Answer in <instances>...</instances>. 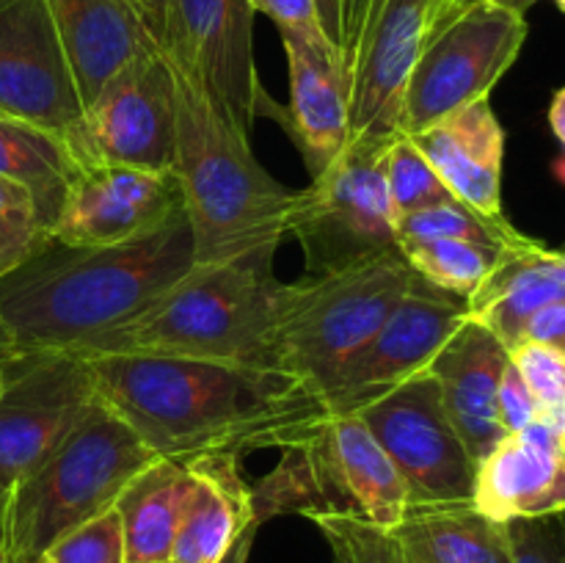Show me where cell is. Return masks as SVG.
<instances>
[{"mask_svg":"<svg viewBox=\"0 0 565 563\" xmlns=\"http://www.w3.org/2000/svg\"><path fill=\"white\" fill-rule=\"evenodd\" d=\"M99 403L158 458H246L285 450L326 414L320 397L276 368L177 357H86Z\"/></svg>","mask_w":565,"mask_h":563,"instance_id":"6da1fadb","label":"cell"},{"mask_svg":"<svg viewBox=\"0 0 565 563\" xmlns=\"http://www.w3.org/2000/svg\"><path fill=\"white\" fill-rule=\"evenodd\" d=\"M196 265L182 210L154 235L116 246H72L50 237L0 276V323L11 351H86L130 323Z\"/></svg>","mask_w":565,"mask_h":563,"instance_id":"7a4b0ae2","label":"cell"},{"mask_svg":"<svg viewBox=\"0 0 565 563\" xmlns=\"http://www.w3.org/2000/svg\"><path fill=\"white\" fill-rule=\"evenodd\" d=\"M174 171L196 263H226L287 237L298 191L281 185L254 158L248 136L218 103L174 70Z\"/></svg>","mask_w":565,"mask_h":563,"instance_id":"3957f363","label":"cell"},{"mask_svg":"<svg viewBox=\"0 0 565 563\" xmlns=\"http://www.w3.org/2000/svg\"><path fill=\"white\" fill-rule=\"evenodd\" d=\"M274 254L276 248H259L226 263H196L152 307L81 353L276 368L270 337L281 282L274 274Z\"/></svg>","mask_w":565,"mask_h":563,"instance_id":"277c9868","label":"cell"},{"mask_svg":"<svg viewBox=\"0 0 565 563\" xmlns=\"http://www.w3.org/2000/svg\"><path fill=\"white\" fill-rule=\"evenodd\" d=\"M154 458L97 397L70 436L6 495L3 555L11 563L42 557L61 535L114 508L121 489Z\"/></svg>","mask_w":565,"mask_h":563,"instance_id":"5b68a950","label":"cell"},{"mask_svg":"<svg viewBox=\"0 0 565 563\" xmlns=\"http://www.w3.org/2000/svg\"><path fill=\"white\" fill-rule=\"evenodd\" d=\"M417 282L397 246L340 270L281 282L270 337L276 370L296 375L320 397Z\"/></svg>","mask_w":565,"mask_h":563,"instance_id":"8992f818","label":"cell"},{"mask_svg":"<svg viewBox=\"0 0 565 563\" xmlns=\"http://www.w3.org/2000/svg\"><path fill=\"white\" fill-rule=\"evenodd\" d=\"M281 453L252 486V511L263 524L279 513H331L392 530L412 506L401 472L359 414L326 412Z\"/></svg>","mask_w":565,"mask_h":563,"instance_id":"52a82bcc","label":"cell"},{"mask_svg":"<svg viewBox=\"0 0 565 563\" xmlns=\"http://www.w3.org/2000/svg\"><path fill=\"white\" fill-rule=\"evenodd\" d=\"M527 14L502 3H480L434 28L406 81L403 136L430 130L467 105L489 99L527 42Z\"/></svg>","mask_w":565,"mask_h":563,"instance_id":"ba28073f","label":"cell"},{"mask_svg":"<svg viewBox=\"0 0 565 563\" xmlns=\"http://www.w3.org/2000/svg\"><path fill=\"white\" fill-rule=\"evenodd\" d=\"M386 144H348L340 158L298 191L287 235L307 274H329L397 246V219L384 180Z\"/></svg>","mask_w":565,"mask_h":563,"instance_id":"9c48e42d","label":"cell"},{"mask_svg":"<svg viewBox=\"0 0 565 563\" xmlns=\"http://www.w3.org/2000/svg\"><path fill=\"white\" fill-rule=\"evenodd\" d=\"M177 77L163 47L121 70L83 110L70 141L77 166L174 171Z\"/></svg>","mask_w":565,"mask_h":563,"instance_id":"30bf717a","label":"cell"},{"mask_svg":"<svg viewBox=\"0 0 565 563\" xmlns=\"http://www.w3.org/2000/svg\"><path fill=\"white\" fill-rule=\"evenodd\" d=\"M356 414L401 472L412 506L472 502L478 464L452 428L434 375L423 370Z\"/></svg>","mask_w":565,"mask_h":563,"instance_id":"8fae6325","label":"cell"},{"mask_svg":"<svg viewBox=\"0 0 565 563\" xmlns=\"http://www.w3.org/2000/svg\"><path fill=\"white\" fill-rule=\"evenodd\" d=\"M94 403L97 390L83 353H9L0 395V486L9 491L36 469Z\"/></svg>","mask_w":565,"mask_h":563,"instance_id":"7c38bea8","label":"cell"},{"mask_svg":"<svg viewBox=\"0 0 565 563\" xmlns=\"http://www.w3.org/2000/svg\"><path fill=\"white\" fill-rule=\"evenodd\" d=\"M254 14L248 0H169L160 36L171 66L196 81L246 136L265 99L254 64Z\"/></svg>","mask_w":565,"mask_h":563,"instance_id":"4fadbf2b","label":"cell"},{"mask_svg":"<svg viewBox=\"0 0 565 563\" xmlns=\"http://www.w3.org/2000/svg\"><path fill=\"white\" fill-rule=\"evenodd\" d=\"M467 320V298L419 279L381 329L342 364L320 392L329 414H356L403 381L423 373Z\"/></svg>","mask_w":565,"mask_h":563,"instance_id":"5bb4252c","label":"cell"},{"mask_svg":"<svg viewBox=\"0 0 565 563\" xmlns=\"http://www.w3.org/2000/svg\"><path fill=\"white\" fill-rule=\"evenodd\" d=\"M0 116L66 144L83 121L47 0H0Z\"/></svg>","mask_w":565,"mask_h":563,"instance_id":"9a60e30c","label":"cell"},{"mask_svg":"<svg viewBox=\"0 0 565 563\" xmlns=\"http://www.w3.org/2000/svg\"><path fill=\"white\" fill-rule=\"evenodd\" d=\"M436 0H373L348 61V144H390L403 136L406 81L434 22Z\"/></svg>","mask_w":565,"mask_h":563,"instance_id":"2e32d148","label":"cell"},{"mask_svg":"<svg viewBox=\"0 0 565 563\" xmlns=\"http://www.w3.org/2000/svg\"><path fill=\"white\" fill-rule=\"evenodd\" d=\"M174 174L132 166H81L50 237L72 246H116L154 235L182 213Z\"/></svg>","mask_w":565,"mask_h":563,"instance_id":"e0dca14e","label":"cell"},{"mask_svg":"<svg viewBox=\"0 0 565 563\" xmlns=\"http://www.w3.org/2000/svg\"><path fill=\"white\" fill-rule=\"evenodd\" d=\"M47 3L83 110L121 70L160 50V39L154 36L149 17L143 14L138 0H47Z\"/></svg>","mask_w":565,"mask_h":563,"instance_id":"ac0fdd59","label":"cell"},{"mask_svg":"<svg viewBox=\"0 0 565 563\" xmlns=\"http://www.w3.org/2000/svg\"><path fill=\"white\" fill-rule=\"evenodd\" d=\"M472 506L494 522L565 511V442L541 419L505 434L475 469Z\"/></svg>","mask_w":565,"mask_h":563,"instance_id":"d6986e66","label":"cell"},{"mask_svg":"<svg viewBox=\"0 0 565 563\" xmlns=\"http://www.w3.org/2000/svg\"><path fill=\"white\" fill-rule=\"evenodd\" d=\"M279 36L290 66L287 130L315 177L334 163L351 141L345 66L320 28H279Z\"/></svg>","mask_w":565,"mask_h":563,"instance_id":"ffe728a7","label":"cell"},{"mask_svg":"<svg viewBox=\"0 0 565 563\" xmlns=\"http://www.w3.org/2000/svg\"><path fill=\"white\" fill-rule=\"evenodd\" d=\"M508 362L511 353L500 337L478 320L467 318L461 329L447 340V346L436 353L434 362L425 368V373L434 375L439 384L447 417L475 464L483 461L505 436L497 408V392Z\"/></svg>","mask_w":565,"mask_h":563,"instance_id":"44dd1931","label":"cell"},{"mask_svg":"<svg viewBox=\"0 0 565 563\" xmlns=\"http://www.w3.org/2000/svg\"><path fill=\"white\" fill-rule=\"evenodd\" d=\"M428 158L458 202L486 219L502 221V160L505 130L489 99L467 105L430 130L408 136Z\"/></svg>","mask_w":565,"mask_h":563,"instance_id":"7402d4cb","label":"cell"},{"mask_svg":"<svg viewBox=\"0 0 565 563\" xmlns=\"http://www.w3.org/2000/svg\"><path fill=\"white\" fill-rule=\"evenodd\" d=\"M555 301H565V270L552 248L527 237L522 246L502 248L494 270L467 298V318L494 331L511 351L522 342L530 318Z\"/></svg>","mask_w":565,"mask_h":563,"instance_id":"603a6c76","label":"cell"},{"mask_svg":"<svg viewBox=\"0 0 565 563\" xmlns=\"http://www.w3.org/2000/svg\"><path fill=\"white\" fill-rule=\"evenodd\" d=\"M193 475L177 528L174 563H221L243 524L254 517L252 486L241 475V458L202 456L185 461Z\"/></svg>","mask_w":565,"mask_h":563,"instance_id":"cb8c5ba5","label":"cell"},{"mask_svg":"<svg viewBox=\"0 0 565 563\" xmlns=\"http://www.w3.org/2000/svg\"><path fill=\"white\" fill-rule=\"evenodd\" d=\"M390 533L412 563H513L508 524L472 502L408 506Z\"/></svg>","mask_w":565,"mask_h":563,"instance_id":"d4e9b609","label":"cell"},{"mask_svg":"<svg viewBox=\"0 0 565 563\" xmlns=\"http://www.w3.org/2000/svg\"><path fill=\"white\" fill-rule=\"evenodd\" d=\"M191 484L193 475L185 461L154 458L121 489L116 511L125 530L127 563L171 561Z\"/></svg>","mask_w":565,"mask_h":563,"instance_id":"484cf974","label":"cell"},{"mask_svg":"<svg viewBox=\"0 0 565 563\" xmlns=\"http://www.w3.org/2000/svg\"><path fill=\"white\" fill-rule=\"evenodd\" d=\"M77 169L81 166L64 141L25 121L0 116V180L17 182L31 193L47 235Z\"/></svg>","mask_w":565,"mask_h":563,"instance_id":"4316f807","label":"cell"},{"mask_svg":"<svg viewBox=\"0 0 565 563\" xmlns=\"http://www.w3.org/2000/svg\"><path fill=\"white\" fill-rule=\"evenodd\" d=\"M414 274L439 290L469 298L494 270L502 248L456 237H417L397 243Z\"/></svg>","mask_w":565,"mask_h":563,"instance_id":"83f0119b","label":"cell"},{"mask_svg":"<svg viewBox=\"0 0 565 563\" xmlns=\"http://www.w3.org/2000/svg\"><path fill=\"white\" fill-rule=\"evenodd\" d=\"M417 237H456V241H472L494 248H516L530 235L519 232L508 219H486L469 204L450 199L397 221V243L417 241Z\"/></svg>","mask_w":565,"mask_h":563,"instance_id":"f1b7e54d","label":"cell"},{"mask_svg":"<svg viewBox=\"0 0 565 563\" xmlns=\"http://www.w3.org/2000/svg\"><path fill=\"white\" fill-rule=\"evenodd\" d=\"M384 180L397 221L456 199L408 136H397L386 144Z\"/></svg>","mask_w":565,"mask_h":563,"instance_id":"f546056e","label":"cell"},{"mask_svg":"<svg viewBox=\"0 0 565 563\" xmlns=\"http://www.w3.org/2000/svg\"><path fill=\"white\" fill-rule=\"evenodd\" d=\"M50 241L33 196L11 180H0V276L25 263Z\"/></svg>","mask_w":565,"mask_h":563,"instance_id":"4dcf8cb0","label":"cell"},{"mask_svg":"<svg viewBox=\"0 0 565 563\" xmlns=\"http://www.w3.org/2000/svg\"><path fill=\"white\" fill-rule=\"evenodd\" d=\"M42 557L47 563H127L125 530L116 506L61 535Z\"/></svg>","mask_w":565,"mask_h":563,"instance_id":"1f68e13d","label":"cell"},{"mask_svg":"<svg viewBox=\"0 0 565 563\" xmlns=\"http://www.w3.org/2000/svg\"><path fill=\"white\" fill-rule=\"evenodd\" d=\"M508 353H511L513 368L522 373L524 384L539 401L541 412L565 403V357L530 340L516 342Z\"/></svg>","mask_w":565,"mask_h":563,"instance_id":"d6a6232c","label":"cell"},{"mask_svg":"<svg viewBox=\"0 0 565 563\" xmlns=\"http://www.w3.org/2000/svg\"><path fill=\"white\" fill-rule=\"evenodd\" d=\"M312 522L320 530H331L340 535L356 563H408L395 535L379 524H370L356 517H331V513L312 517Z\"/></svg>","mask_w":565,"mask_h":563,"instance_id":"836d02e7","label":"cell"},{"mask_svg":"<svg viewBox=\"0 0 565 563\" xmlns=\"http://www.w3.org/2000/svg\"><path fill=\"white\" fill-rule=\"evenodd\" d=\"M513 563H565V517H539L505 522Z\"/></svg>","mask_w":565,"mask_h":563,"instance_id":"e575fe53","label":"cell"},{"mask_svg":"<svg viewBox=\"0 0 565 563\" xmlns=\"http://www.w3.org/2000/svg\"><path fill=\"white\" fill-rule=\"evenodd\" d=\"M497 408H500V423L505 434H516V431L527 428L533 419H539V401L524 384L522 373L508 362L505 373H502L500 392H497Z\"/></svg>","mask_w":565,"mask_h":563,"instance_id":"d590c367","label":"cell"},{"mask_svg":"<svg viewBox=\"0 0 565 563\" xmlns=\"http://www.w3.org/2000/svg\"><path fill=\"white\" fill-rule=\"evenodd\" d=\"M522 340L541 342V346L552 348L561 357H565V301L546 304L544 309L530 318V323L524 326Z\"/></svg>","mask_w":565,"mask_h":563,"instance_id":"8d00e7d4","label":"cell"},{"mask_svg":"<svg viewBox=\"0 0 565 563\" xmlns=\"http://www.w3.org/2000/svg\"><path fill=\"white\" fill-rule=\"evenodd\" d=\"M254 11L270 17L276 28H318L315 0H248Z\"/></svg>","mask_w":565,"mask_h":563,"instance_id":"74e56055","label":"cell"},{"mask_svg":"<svg viewBox=\"0 0 565 563\" xmlns=\"http://www.w3.org/2000/svg\"><path fill=\"white\" fill-rule=\"evenodd\" d=\"M370 6L373 0H342V44H340V61L348 70V61H351L353 47L359 42V33H362L364 20L370 14Z\"/></svg>","mask_w":565,"mask_h":563,"instance_id":"f35d334b","label":"cell"},{"mask_svg":"<svg viewBox=\"0 0 565 563\" xmlns=\"http://www.w3.org/2000/svg\"><path fill=\"white\" fill-rule=\"evenodd\" d=\"M480 3H502V6H511V9L524 11V14H527L530 6L539 3V0H436L430 31H434V28H439V25H445V22H450L452 17L461 14V11L472 9V6H480Z\"/></svg>","mask_w":565,"mask_h":563,"instance_id":"ab89813d","label":"cell"},{"mask_svg":"<svg viewBox=\"0 0 565 563\" xmlns=\"http://www.w3.org/2000/svg\"><path fill=\"white\" fill-rule=\"evenodd\" d=\"M315 14H318V28L326 42L340 55L342 44V0H315Z\"/></svg>","mask_w":565,"mask_h":563,"instance_id":"60d3db41","label":"cell"},{"mask_svg":"<svg viewBox=\"0 0 565 563\" xmlns=\"http://www.w3.org/2000/svg\"><path fill=\"white\" fill-rule=\"evenodd\" d=\"M259 528H263V522H259L257 517L248 519V522L241 528V533H237V539L232 541L230 552H226L221 563H248V555H252V546H254V539H257Z\"/></svg>","mask_w":565,"mask_h":563,"instance_id":"b9f144b4","label":"cell"},{"mask_svg":"<svg viewBox=\"0 0 565 563\" xmlns=\"http://www.w3.org/2000/svg\"><path fill=\"white\" fill-rule=\"evenodd\" d=\"M550 127H552V132H555L557 141H561V147L565 149V86L557 88V92L552 94Z\"/></svg>","mask_w":565,"mask_h":563,"instance_id":"7bdbcfd3","label":"cell"},{"mask_svg":"<svg viewBox=\"0 0 565 563\" xmlns=\"http://www.w3.org/2000/svg\"><path fill=\"white\" fill-rule=\"evenodd\" d=\"M143 9V14L149 17V25H152L154 36H163V25H166V3L169 0H138Z\"/></svg>","mask_w":565,"mask_h":563,"instance_id":"ee69618b","label":"cell"},{"mask_svg":"<svg viewBox=\"0 0 565 563\" xmlns=\"http://www.w3.org/2000/svg\"><path fill=\"white\" fill-rule=\"evenodd\" d=\"M323 535H326V541L331 544V555H334V563H356V561H353L351 550H348L345 541H342L340 535L331 533V530H323Z\"/></svg>","mask_w":565,"mask_h":563,"instance_id":"f6af8a7d","label":"cell"},{"mask_svg":"<svg viewBox=\"0 0 565 563\" xmlns=\"http://www.w3.org/2000/svg\"><path fill=\"white\" fill-rule=\"evenodd\" d=\"M9 353H14V351H11V342H9V334H6L3 323H0V359H3V357H9Z\"/></svg>","mask_w":565,"mask_h":563,"instance_id":"bcb514c9","label":"cell"},{"mask_svg":"<svg viewBox=\"0 0 565 563\" xmlns=\"http://www.w3.org/2000/svg\"><path fill=\"white\" fill-rule=\"evenodd\" d=\"M552 257H555V263L565 270V252H563V248H552Z\"/></svg>","mask_w":565,"mask_h":563,"instance_id":"7dc6e473","label":"cell"},{"mask_svg":"<svg viewBox=\"0 0 565 563\" xmlns=\"http://www.w3.org/2000/svg\"><path fill=\"white\" fill-rule=\"evenodd\" d=\"M6 495H9V491L3 489V486H0V528H3V511H6Z\"/></svg>","mask_w":565,"mask_h":563,"instance_id":"c3c4849f","label":"cell"},{"mask_svg":"<svg viewBox=\"0 0 565 563\" xmlns=\"http://www.w3.org/2000/svg\"><path fill=\"white\" fill-rule=\"evenodd\" d=\"M6 390V357L0 359V395H3Z\"/></svg>","mask_w":565,"mask_h":563,"instance_id":"681fc988","label":"cell"},{"mask_svg":"<svg viewBox=\"0 0 565 563\" xmlns=\"http://www.w3.org/2000/svg\"><path fill=\"white\" fill-rule=\"evenodd\" d=\"M552 3H557V9H561L565 14V0H552Z\"/></svg>","mask_w":565,"mask_h":563,"instance_id":"f907efd6","label":"cell"},{"mask_svg":"<svg viewBox=\"0 0 565 563\" xmlns=\"http://www.w3.org/2000/svg\"><path fill=\"white\" fill-rule=\"evenodd\" d=\"M0 563H11V561H9V557H6V555H3V550H0Z\"/></svg>","mask_w":565,"mask_h":563,"instance_id":"816d5d0a","label":"cell"},{"mask_svg":"<svg viewBox=\"0 0 565 563\" xmlns=\"http://www.w3.org/2000/svg\"><path fill=\"white\" fill-rule=\"evenodd\" d=\"M28 563H47V561H44V557H36V561H28Z\"/></svg>","mask_w":565,"mask_h":563,"instance_id":"f5cc1de1","label":"cell"},{"mask_svg":"<svg viewBox=\"0 0 565 563\" xmlns=\"http://www.w3.org/2000/svg\"><path fill=\"white\" fill-rule=\"evenodd\" d=\"M163 563H174V561H163Z\"/></svg>","mask_w":565,"mask_h":563,"instance_id":"db71d44e","label":"cell"},{"mask_svg":"<svg viewBox=\"0 0 565 563\" xmlns=\"http://www.w3.org/2000/svg\"><path fill=\"white\" fill-rule=\"evenodd\" d=\"M563 252H565V246H563Z\"/></svg>","mask_w":565,"mask_h":563,"instance_id":"11a10c76","label":"cell"},{"mask_svg":"<svg viewBox=\"0 0 565 563\" xmlns=\"http://www.w3.org/2000/svg\"><path fill=\"white\" fill-rule=\"evenodd\" d=\"M563 517H565V511H563Z\"/></svg>","mask_w":565,"mask_h":563,"instance_id":"9f6ffc18","label":"cell"},{"mask_svg":"<svg viewBox=\"0 0 565 563\" xmlns=\"http://www.w3.org/2000/svg\"><path fill=\"white\" fill-rule=\"evenodd\" d=\"M408 563H412V561H408Z\"/></svg>","mask_w":565,"mask_h":563,"instance_id":"6f0895ef","label":"cell"}]
</instances>
